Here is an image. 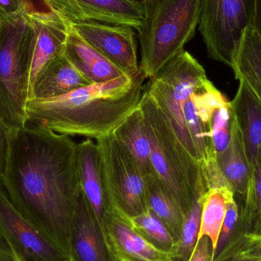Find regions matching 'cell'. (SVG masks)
<instances>
[{
  "instance_id": "15",
  "label": "cell",
  "mask_w": 261,
  "mask_h": 261,
  "mask_svg": "<svg viewBox=\"0 0 261 261\" xmlns=\"http://www.w3.org/2000/svg\"><path fill=\"white\" fill-rule=\"evenodd\" d=\"M29 14L34 27L30 78L32 88L41 69L54 58L63 55L69 29L67 21L49 8L45 12H29Z\"/></svg>"
},
{
  "instance_id": "21",
  "label": "cell",
  "mask_w": 261,
  "mask_h": 261,
  "mask_svg": "<svg viewBox=\"0 0 261 261\" xmlns=\"http://www.w3.org/2000/svg\"><path fill=\"white\" fill-rule=\"evenodd\" d=\"M113 135L133 156L145 176L155 175L150 139L139 107L114 130Z\"/></svg>"
},
{
  "instance_id": "16",
  "label": "cell",
  "mask_w": 261,
  "mask_h": 261,
  "mask_svg": "<svg viewBox=\"0 0 261 261\" xmlns=\"http://www.w3.org/2000/svg\"><path fill=\"white\" fill-rule=\"evenodd\" d=\"M63 55L90 84H102L123 76L125 73L70 30Z\"/></svg>"
},
{
  "instance_id": "8",
  "label": "cell",
  "mask_w": 261,
  "mask_h": 261,
  "mask_svg": "<svg viewBox=\"0 0 261 261\" xmlns=\"http://www.w3.org/2000/svg\"><path fill=\"white\" fill-rule=\"evenodd\" d=\"M256 0H202L199 32L208 57L228 67L247 28L254 19Z\"/></svg>"
},
{
  "instance_id": "7",
  "label": "cell",
  "mask_w": 261,
  "mask_h": 261,
  "mask_svg": "<svg viewBox=\"0 0 261 261\" xmlns=\"http://www.w3.org/2000/svg\"><path fill=\"white\" fill-rule=\"evenodd\" d=\"M113 207L128 219L148 211L146 176L114 135L96 140Z\"/></svg>"
},
{
  "instance_id": "25",
  "label": "cell",
  "mask_w": 261,
  "mask_h": 261,
  "mask_svg": "<svg viewBox=\"0 0 261 261\" xmlns=\"http://www.w3.org/2000/svg\"><path fill=\"white\" fill-rule=\"evenodd\" d=\"M135 230L160 251L172 254L176 245L170 230L151 211L129 219Z\"/></svg>"
},
{
  "instance_id": "26",
  "label": "cell",
  "mask_w": 261,
  "mask_h": 261,
  "mask_svg": "<svg viewBox=\"0 0 261 261\" xmlns=\"http://www.w3.org/2000/svg\"><path fill=\"white\" fill-rule=\"evenodd\" d=\"M205 196L195 201L184 217L180 236L171 254V261H188L194 251L199 239L201 214Z\"/></svg>"
},
{
  "instance_id": "17",
  "label": "cell",
  "mask_w": 261,
  "mask_h": 261,
  "mask_svg": "<svg viewBox=\"0 0 261 261\" xmlns=\"http://www.w3.org/2000/svg\"><path fill=\"white\" fill-rule=\"evenodd\" d=\"M230 107L242 135L248 162L253 167L261 158V103L246 85L239 81Z\"/></svg>"
},
{
  "instance_id": "22",
  "label": "cell",
  "mask_w": 261,
  "mask_h": 261,
  "mask_svg": "<svg viewBox=\"0 0 261 261\" xmlns=\"http://www.w3.org/2000/svg\"><path fill=\"white\" fill-rule=\"evenodd\" d=\"M148 208L167 226L177 242L184 224V213L156 175L146 176Z\"/></svg>"
},
{
  "instance_id": "33",
  "label": "cell",
  "mask_w": 261,
  "mask_h": 261,
  "mask_svg": "<svg viewBox=\"0 0 261 261\" xmlns=\"http://www.w3.org/2000/svg\"><path fill=\"white\" fill-rule=\"evenodd\" d=\"M29 0H0V21L29 10Z\"/></svg>"
},
{
  "instance_id": "11",
  "label": "cell",
  "mask_w": 261,
  "mask_h": 261,
  "mask_svg": "<svg viewBox=\"0 0 261 261\" xmlns=\"http://www.w3.org/2000/svg\"><path fill=\"white\" fill-rule=\"evenodd\" d=\"M67 21H98L128 25L141 30L144 14L141 2L133 0H43Z\"/></svg>"
},
{
  "instance_id": "13",
  "label": "cell",
  "mask_w": 261,
  "mask_h": 261,
  "mask_svg": "<svg viewBox=\"0 0 261 261\" xmlns=\"http://www.w3.org/2000/svg\"><path fill=\"white\" fill-rule=\"evenodd\" d=\"M71 261H115L103 230L98 223L82 190L73 215L70 240Z\"/></svg>"
},
{
  "instance_id": "30",
  "label": "cell",
  "mask_w": 261,
  "mask_h": 261,
  "mask_svg": "<svg viewBox=\"0 0 261 261\" xmlns=\"http://www.w3.org/2000/svg\"><path fill=\"white\" fill-rule=\"evenodd\" d=\"M252 169L254 213L249 234H261V158Z\"/></svg>"
},
{
  "instance_id": "9",
  "label": "cell",
  "mask_w": 261,
  "mask_h": 261,
  "mask_svg": "<svg viewBox=\"0 0 261 261\" xmlns=\"http://www.w3.org/2000/svg\"><path fill=\"white\" fill-rule=\"evenodd\" d=\"M0 236L20 261H70V257L24 218L0 184Z\"/></svg>"
},
{
  "instance_id": "10",
  "label": "cell",
  "mask_w": 261,
  "mask_h": 261,
  "mask_svg": "<svg viewBox=\"0 0 261 261\" xmlns=\"http://www.w3.org/2000/svg\"><path fill=\"white\" fill-rule=\"evenodd\" d=\"M66 21L70 30L125 74L134 76L140 73L135 29L98 21Z\"/></svg>"
},
{
  "instance_id": "37",
  "label": "cell",
  "mask_w": 261,
  "mask_h": 261,
  "mask_svg": "<svg viewBox=\"0 0 261 261\" xmlns=\"http://www.w3.org/2000/svg\"><path fill=\"white\" fill-rule=\"evenodd\" d=\"M133 1L141 2V0H133Z\"/></svg>"
},
{
  "instance_id": "6",
  "label": "cell",
  "mask_w": 261,
  "mask_h": 261,
  "mask_svg": "<svg viewBox=\"0 0 261 261\" xmlns=\"http://www.w3.org/2000/svg\"><path fill=\"white\" fill-rule=\"evenodd\" d=\"M210 81L199 61L184 50L146 84V89L162 109L179 141L197 161L196 150L184 121V107L193 93L204 88Z\"/></svg>"
},
{
  "instance_id": "24",
  "label": "cell",
  "mask_w": 261,
  "mask_h": 261,
  "mask_svg": "<svg viewBox=\"0 0 261 261\" xmlns=\"http://www.w3.org/2000/svg\"><path fill=\"white\" fill-rule=\"evenodd\" d=\"M243 234L240 207L236 194H231L226 197V213L215 250L214 261H224L229 257Z\"/></svg>"
},
{
  "instance_id": "29",
  "label": "cell",
  "mask_w": 261,
  "mask_h": 261,
  "mask_svg": "<svg viewBox=\"0 0 261 261\" xmlns=\"http://www.w3.org/2000/svg\"><path fill=\"white\" fill-rule=\"evenodd\" d=\"M233 255L261 261V234H243L231 253Z\"/></svg>"
},
{
  "instance_id": "19",
  "label": "cell",
  "mask_w": 261,
  "mask_h": 261,
  "mask_svg": "<svg viewBox=\"0 0 261 261\" xmlns=\"http://www.w3.org/2000/svg\"><path fill=\"white\" fill-rule=\"evenodd\" d=\"M232 115V113H231ZM218 164L224 176L240 199L245 197L253 179V169L248 162L242 135L234 116H231L228 147L216 155Z\"/></svg>"
},
{
  "instance_id": "31",
  "label": "cell",
  "mask_w": 261,
  "mask_h": 261,
  "mask_svg": "<svg viewBox=\"0 0 261 261\" xmlns=\"http://www.w3.org/2000/svg\"><path fill=\"white\" fill-rule=\"evenodd\" d=\"M11 130L0 117V182L3 180L7 165Z\"/></svg>"
},
{
  "instance_id": "20",
  "label": "cell",
  "mask_w": 261,
  "mask_h": 261,
  "mask_svg": "<svg viewBox=\"0 0 261 261\" xmlns=\"http://www.w3.org/2000/svg\"><path fill=\"white\" fill-rule=\"evenodd\" d=\"M231 69L261 103V38L253 21L242 35Z\"/></svg>"
},
{
  "instance_id": "35",
  "label": "cell",
  "mask_w": 261,
  "mask_h": 261,
  "mask_svg": "<svg viewBox=\"0 0 261 261\" xmlns=\"http://www.w3.org/2000/svg\"><path fill=\"white\" fill-rule=\"evenodd\" d=\"M254 25L257 28V32L261 38V0H256L255 10H254Z\"/></svg>"
},
{
  "instance_id": "27",
  "label": "cell",
  "mask_w": 261,
  "mask_h": 261,
  "mask_svg": "<svg viewBox=\"0 0 261 261\" xmlns=\"http://www.w3.org/2000/svg\"><path fill=\"white\" fill-rule=\"evenodd\" d=\"M190 98L201 120L210 128L216 110L229 102L211 81L204 88L193 93Z\"/></svg>"
},
{
  "instance_id": "2",
  "label": "cell",
  "mask_w": 261,
  "mask_h": 261,
  "mask_svg": "<svg viewBox=\"0 0 261 261\" xmlns=\"http://www.w3.org/2000/svg\"><path fill=\"white\" fill-rule=\"evenodd\" d=\"M142 71L90 84L58 97L30 99L27 123L61 135L99 139L111 135L139 107L145 89Z\"/></svg>"
},
{
  "instance_id": "1",
  "label": "cell",
  "mask_w": 261,
  "mask_h": 261,
  "mask_svg": "<svg viewBox=\"0 0 261 261\" xmlns=\"http://www.w3.org/2000/svg\"><path fill=\"white\" fill-rule=\"evenodd\" d=\"M76 150L68 135L27 123L11 130L2 180L14 206L69 257L81 191Z\"/></svg>"
},
{
  "instance_id": "14",
  "label": "cell",
  "mask_w": 261,
  "mask_h": 261,
  "mask_svg": "<svg viewBox=\"0 0 261 261\" xmlns=\"http://www.w3.org/2000/svg\"><path fill=\"white\" fill-rule=\"evenodd\" d=\"M76 156L81 190L103 230L106 215L113 205L107 190L97 144L90 138L84 140L77 144Z\"/></svg>"
},
{
  "instance_id": "34",
  "label": "cell",
  "mask_w": 261,
  "mask_h": 261,
  "mask_svg": "<svg viewBox=\"0 0 261 261\" xmlns=\"http://www.w3.org/2000/svg\"><path fill=\"white\" fill-rule=\"evenodd\" d=\"M0 261H20L7 242L0 236Z\"/></svg>"
},
{
  "instance_id": "39",
  "label": "cell",
  "mask_w": 261,
  "mask_h": 261,
  "mask_svg": "<svg viewBox=\"0 0 261 261\" xmlns=\"http://www.w3.org/2000/svg\"><path fill=\"white\" fill-rule=\"evenodd\" d=\"M70 261H71V260H70Z\"/></svg>"
},
{
  "instance_id": "5",
  "label": "cell",
  "mask_w": 261,
  "mask_h": 261,
  "mask_svg": "<svg viewBox=\"0 0 261 261\" xmlns=\"http://www.w3.org/2000/svg\"><path fill=\"white\" fill-rule=\"evenodd\" d=\"M29 12L0 21V117L11 130L28 122L34 40Z\"/></svg>"
},
{
  "instance_id": "32",
  "label": "cell",
  "mask_w": 261,
  "mask_h": 261,
  "mask_svg": "<svg viewBox=\"0 0 261 261\" xmlns=\"http://www.w3.org/2000/svg\"><path fill=\"white\" fill-rule=\"evenodd\" d=\"M215 251L210 238H200L188 261H214Z\"/></svg>"
},
{
  "instance_id": "18",
  "label": "cell",
  "mask_w": 261,
  "mask_h": 261,
  "mask_svg": "<svg viewBox=\"0 0 261 261\" xmlns=\"http://www.w3.org/2000/svg\"><path fill=\"white\" fill-rule=\"evenodd\" d=\"M90 84L61 55L47 63L37 75L31 88L30 99L58 97Z\"/></svg>"
},
{
  "instance_id": "4",
  "label": "cell",
  "mask_w": 261,
  "mask_h": 261,
  "mask_svg": "<svg viewBox=\"0 0 261 261\" xmlns=\"http://www.w3.org/2000/svg\"><path fill=\"white\" fill-rule=\"evenodd\" d=\"M144 23L138 32L140 69L151 80L193 38L202 0H141Z\"/></svg>"
},
{
  "instance_id": "3",
  "label": "cell",
  "mask_w": 261,
  "mask_h": 261,
  "mask_svg": "<svg viewBox=\"0 0 261 261\" xmlns=\"http://www.w3.org/2000/svg\"><path fill=\"white\" fill-rule=\"evenodd\" d=\"M139 107L150 139L153 172L186 216L208 190L202 165L182 145L146 84Z\"/></svg>"
},
{
  "instance_id": "23",
  "label": "cell",
  "mask_w": 261,
  "mask_h": 261,
  "mask_svg": "<svg viewBox=\"0 0 261 261\" xmlns=\"http://www.w3.org/2000/svg\"><path fill=\"white\" fill-rule=\"evenodd\" d=\"M231 194H234V192L225 193L210 189L204 198L199 239L203 236L210 238L214 251L226 213V197Z\"/></svg>"
},
{
  "instance_id": "28",
  "label": "cell",
  "mask_w": 261,
  "mask_h": 261,
  "mask_svg": "<svg viewBox=\"0 0 261 261\" xmlns=\"http://www.w3.org/2000/svg\"><path fill=\"white\" fill-rule=\"evenodd\" d=\"M231 116L229 101L216 110L212 119L210 136L216 155L225 151L229 144Z\"/></svg>"
},
{
  "instance_id": "38",
  "label": "cell",
  "mask_w": 261,
  "mask_h": 261,
  "mask_svg": "<svg viewBox=\"0 0 261 261\" xmlns=\"http://www.w3.org/2000/svg\"></svg>"
},
{
  "instance_id": "36",
  "label": "cell",
  "mask_w": 261,
  "mask_h": 261,
  "mask_svg": "<svg viewBox=\"0 0 261 261\" xmlns=\"http://www.w3.org/2000/svg\"><path fill=\"white\" fill-rule=\"evenodd\" d=\"M224 261H259V260H252V259H249V258H245V257H240V256H239V255H233V256H231V257H228V258H227L226 260H225Z\"/></svg>"
},
{
  "instance_id": "12",
  "label": "cell",
  "mask_w": 261,
  "mask_h": 261,
  "mask_svg": "<svg viewBox=\"0 0 261 261\" xmlns=\"http://www.w3.org/2000/svg\"><path fill=\"white\" fill-rule=\"evenodd\" d=\"M103 232L115 261H171V254L149 243L114 207L106 215Z\"/></svg>"
}]
</instances>
